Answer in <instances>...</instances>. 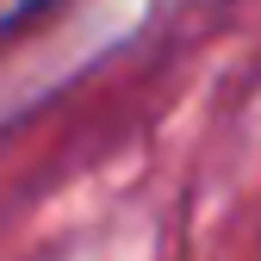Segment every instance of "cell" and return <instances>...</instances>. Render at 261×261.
Segmentation results:
<instances>
[{
    "mask_svg": "<svg viewBox=\"0 0 261 261\" xmlns=\"http://www.w3.org/2000/svg\"><path fill=\"white\" fill-rule=\"evenodd\" d=\"M31 7H38V0H0V25H13V19L31 13Z\"/></svg>",
    "mask_w": 261,
    "mask_h": 261,
    "instance_id": "1",
    "label": "cell"
}]
</instances>
